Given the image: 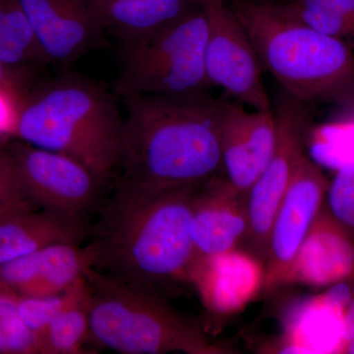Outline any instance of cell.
<instances>
[{
	"label": "cell",
	"instance_id": "6da1fadb",
	"mask_svg": "<svg viewBox=\"0 0 354 354\" xmlns=\"http://www.w3.org/2000/svg\"><path fill=\"white\" fill-rule=\"evenodd\" d=\"M203 183L144 190L115 181L91 230L94 269L156 290L189 281L196 263L191 218Z\"/></svg>",
	"mask_w": 354,
	"mask_h": 354
},
{
	"label": "cell",
	"instance_id": "7a4b0ae2",
	"mask_svg": "<svg viewBox=\"0 0 354 354\" xmlns=\"http://www.w3.org/2000/svg\"><path fill=\"white\" fill-rule=\"evenodd\" d=\"M116 183L144 190L190 185L225 176L220 99L208 94L125 100Z\"/></svg>",
	"mask_w": 354,
	"mask_h": 354
},
{
	"label": "cell",
	"instance_id": "3957f363",
	"mask_svg": "<svg viewBox=\"0 0 354 354\" xmlns=\"http://www.w3.org/2000/svg\"><path fill=\"white\" fill-rule=\"evenodd\" d=\"M262 69L304 104L354 106V53L346 41L312 29L279 3L227 0Z\"/></svg>",
	"mask_w": 354,
	"mask_h": 354
},
{
	"label": "cell",
	"instance_id": "277c9868",
	"mask_svg": "<svg viewBox=\"0 0 354 354\" xmlns=\"http://www.w3.org/2000/svg\"><path fill=\"white\" fill-rule=\"evenodd\" d=\"M15 135L32 146L64 153L109 180L122 155L124 118L101 85L64 75L25 97Z\"/></svg>",
	"mask_w": 354,
	"mask_h": 354
},
{
	"label": "cell",
	"instance_id": "5b68a950",
	"mask_svg": "<svg viewBox=\"0 0 354 354\" xmlns=\"http://www.w3.org/2000/svg\"><path fill=\"white\" fill-rule=\"evenodd\" d=\"M88 339L121 354L227 353L183 318L157 290L125 283L90 268Z\"/></svg>",
	"mask_w": 354,
	"mask_h": 354
},
{
	"label": "cell",
	"instance_id": "8992f818",
	"mask_svg": "<svg viewBox=\"0 0 354 354\" xmlns=\"http://www.w3.org/2000/svg\"><path fill=\"white\" fill-rule=\"evenodd\" d=\"M207 21L201 7L137 38L120 43L114 92L123 100L145 95L207 94Z\"/></svg>",
	"mask_w": 354,
	"mask_h": 354
},
{
	"label": "cell",
	"instance_id": "52a82bcc",
	"mask_svg": "<svg viewBox=\"0 0 354 354\" xmlns=\"http://www.w3.org/2000/svg\"><path fill=\"white\" fill-rule=\"evenodd\" d=\"M19 167L26 188L39 209L88 223L109 195V180L64 153L15 142L7 147Z\"/></svg>",
	"mask_w": 354,
	"mask_h": 354
},
{
	"label": "cell",
	"instance_id": "ba28073f",
	"mask_svg": "<svg viewBox=\"0 0 354 354\" xmlns=\"http://www.w3.org/2000/svg\"><path fill=\"white\" fill-rule=\"evenodd\" d=\"M277 127V145L269 164L246 194L248 230L241 246L251 257L265 264L272 221L281 199L304 153L309 122L307 104L288 93L272 104Z\"/></svg>",
	"mask_w": 354,
	"mask_h": 354
},
{
	"label": "cell",
	"instance_id": "9c48e42d",
	"mask_svg": "<svg viewBox=\"0 0 354 354\" xmlns=\"http://www.w3.org/2000/svg\"><path fill=\"white\" fill-rule=\"evenodd\" d=\"M207 21L205 68L212 87L255 111L272 113L262 66L227 0H197Z\"/></svg>",
	"mask_w": 354,
	"mask_h": 354
},
{
	"label": "cell",
	"instance_id": "30bf717a",
	"mask_svg": "<svg viewBox=\"0 0 354 354\" xmlns=\"http://www.w3.org/2000/svg\"><path fill=\"white\" fill-rule=\"evenodd\" d=\"M329 181L320 167L304 156L277 209L266 259V292L290 285L298 251L322 209Z\"/></svg>",
	"mask_w": 354,
	"mask_h": 354
},
{
	"label": "cell",
	"instance_id": "8fae6325",
	"mask_svg": "<svg viewBox=\"0 0 354 354\" xmlns=\"http://www.w3.org/2000/svg\"><path fill=\"white\" fill-rule=\"evenodd\" d=\"M218 127L225 176L235 189L246 195L276 149L274 111L248 109L225 95L220 99Z\"/></svg>",
	"mask_w": 354,
	"mask_h": 354
},
{
	"label": "cell",
	"instance_id": "7c38bea8",
	"mask_svg": "<svg viewBox=\"0 0 354 354\" xmlns=\"http://www.w3.org/2000/svg\"><path fill=\"white\" fill-rule=\"evenodd\" d=\"M50 62L68 64L106 43L88 0H18Z\"/></svg>",
	"mask_w": 354,
	"mask_h": 354
},
{
	"label": "cell",
	"instance_id": "4fadbf2b",
	"mask_svg": "<svg viewBox=\"0 0 354 354\" xmlns=\"http://www.w3.org/2000/svg\"><path fill=\"white\" fill-rule=\"evenodd\" d=\"M247 230L246 195L235 189L225 176L201 183L191 218L196 262L237 250Z\"/></svg>",
	"mask_w": 354,
	"mask_h": 354
},
{
	"label": "cell",
	"instance_id": "5bb4252c",
	"mask_svg": "<svg viewBox=\"0 0 354 354\" xmlns=\"http://www.w3.org/2000/svg\"><path fill=\"white\" fill-rule=\"evenodd\" d=\"M354 276V237L322 207L300 247L290 283L327 288Z\"/></svg>",
	"mask_w": 354,
	"mask_h": 354
},
{
	"label": "cell",
	"instance_id": "9a60e30c",
	"mask_svg": "<svg viewBox=\"0 0 354 354\" xmlns=\"http://www.w3.org/2000/svg\"><path fill=\"white\" fill-rule=\"evenodd\" d=\"M92 225L68 220L41 209H24L0 215V264L55 244L82 245Z\"/></svg>",
	"mask_w": 354,
	"mask_h": 354
},
{
	"label": "cell",
	"instance_id": "2e32d148",
	"mask_svg": "<svg viewBox=\"0 0 354 354\" xmlns=\"http://www.w3.org/2000/svg\"><path fill=\"white\" fill-rule=\"evenodd\" d=\"M75 279V265L62 244L0 264V293L17 298L62 295Z\"/></svg>",
	"mask_w": 354,
	"mask_h": 354
},
{
	"label": "cell",
	"instance_id": "e0dca14e",
	"mask_svg": "<svg viewBox=\"0 0 354 354\" xmlns=\"http://www.w3.org/2000/svg\"><path fill=\"white\" fill-rule=\"evenodd\" d=\"M106 35L120 43L181 17L197 0H88Z\"/></svg>",
	"mask_w": 354,
	"mask_h": 354
},
{
	"label": "cell",
	"instance_id": "ac0fdd59",
	"mask_svg": "<svg viewBox=\"0 0 354 354\" xmlns=\"http://www.w3.org/2000/svg\"><path fill=\"white\" fill-rule=\"evenodd\" d=\"M88 335V291L84 276L62 295V306L41 339L39 353H80Z\"/></svg>",
	"mask_w": 354,
	"mask_h": 354
},
{
	"label": "cell",
	"instance_id": "d6986e66",
	"mask_svg": "<svg viewBox=\"0 0 354 354\" xmlns=\"http://www.w3.org/2000/svg\"><path fill=\"white\" fill-rule=\"evenodd\" d=\"M279 4L290 17L354 46V0H288Z\"/></svg>",
	"mask_w": 354,
	"mask_h": 354
},
{
	"label": "cell",
	"instance_id": "ffe728a7",
	"mask_svg": "<svg viewBox=\"0 0 354 354\" xmlns=\"http://www.w3.org/2000/svg\"><path fill=\"white\" fill-rule=\"evenodd\" d=\"M0 62L14 67L50 64L18 0H9L0 16Z\"/></svg>",
	"mask_w": 354,
	"mask_h": 354
},
{
	"label": "cell",
	"instance_id": "44dd1931",
	"mask_svg": "<svg viewBox=\"0 0 354 354\" xmlns=\"http://www.w3.org/2000/svg\"><path fill=\"white\" fill-rule=\"evenodd\" d=\"M18 298L0 293V353H39L38 342L18 313Z\"/></svg>",
	"mask_w": 354,
	"mask_h": 354
},
{
	"label": "cell",
	"instance_id": "7402d4cb",
	"mask_svg": "<svg viewBox=\"0 0 354 354\" xmlns=\"http://www.w3.org/2000/svg\"><path fill=\"white\" fill-rule=\"evenodd\" d=\"M24 209L39 208L30 197L12 153L0 146V215Z\"/></svg>",
	"mask_w": 354,
	"mask_h": 354
},
{
	"label": "cell",
	"instance_id": "603a6c76",
	"mask_svg": "<svg viewBox=\"0 0 354 354\" xmlns=\"http://www.w3.org/2000/svg\"><path fill=\"white\" fill-rule=\"evenodd\" d=\"M326 195L330 213L354 237V162L337 169Z\"/></svg>",
	"mask_w": 354,
	"mask_h": 354
},
{
	"label": "cell",
	"instance_id": "cb8c5ba5",
	"mask_svg": "<svg viewBox=\"0 0 354 354\" xmlns=\"http://www.w3.org/2000/svg\"><path fill=\"white\" fill-rule=\"evenodd\" d=\"M62 295L57 297L18 298V313L25 325L36 337L39 353L41 339L62 306Z\"/></svg>",
	"mask_w": 354,
	"mask_h": 354
},
{
	"label": "cell",
	"instance_id": "d4e9b609",
	"mask_svg": "<svg viewBox=\"0 0 354 354\" xmlns=\"http://www.w3.org/2000/svg\"><path fill=\"white\" fill-rule=\"evenodd\" d=\"M22 92L0 91V136L15 135L18 118L25 97Z\"/></svg>",
	"mask_w": 354,
	"mask_h": 354
},
{
	"label": "cell",
	"instance_id": "484cf974",
	"mask_svg": "<svg viewBox=\"0 0 354 354\" xmlns=\"http://www.w3.org/2000/svg\"><path fill=\"white\" fill-rule=\"evenodd\" d=\"M28 73L22 67L8 66L0 62V91L22 92Z\"/></svg>",
	"mask_w": 354,
	"mask_h": 354
},
{
	"label": "cell",
	"instance_id": "4316f807",
	"mask_svg": "<svg viewBox=\"0 0 354 354\" xmlns=\"http://www.w3.org/2000/svg\"><path fill=\"white\" fill-rule=\"evenodd\" d=\"M344 330H346V344L354 337V290L351 301H349L348 306H346V310H344Z\"/></svg>",
	"mask_w": 354,
	"mask_h": 354
},
{
	"label": "cell",
	"instance_id": "83f0119b",
	"mask_svg": "<svg viewBox=\"0 0 354 354\" xmlns=\"http://www.w3.org/2000/svg\"><path fill=\"white\" fill-rule=\"evenodd\" d=\"M344 353L354 354V337L348 342V344H346Z\"/></svg>",
	"mask_w": 354,
	"mask_h": 354
},
{
	"label": "cell",
	"instance_id": "f1b7e54d",
	"mask_svg": "<svg viewBox=\"0 0 354 354\" xmlns=\"http://www.w3.org/2000/svg\"><path fill=\"white\" fill-rule=\"evenodd\" d=\"M254 2H265V3H279V2H286L288 0H250Z\"/></svg>",
	"mask_w": 354,
	"mask_h": 354
},
{
	"label": "cell",
	"instance_id": "f546056e",
	"mask_svg": "<svg viewBox=\"0 0 354 354\" xmlns=\"http://www.w3.org/2000/svg\"><path fill=\"white\" fill-rule=\"evenodd\" d=\"M9 0H0V16L6 10L7 4H8Z\"/></svg>",
	"mask_w": 354,
	"mask_h": 354
}]
</instances>
